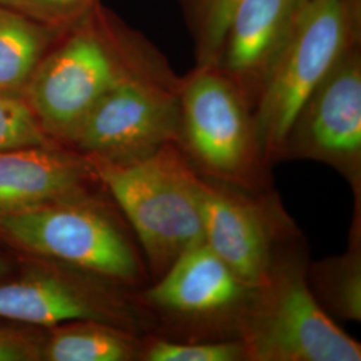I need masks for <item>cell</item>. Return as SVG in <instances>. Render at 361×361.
<instances>
[{"label": "cell", "mask_w": 361, "mask_h": 361, "mask_svg": "<svg viewBox=\"0 0 361 361\" xmlns=\"http://www.w3.org/2000/svg\"><path fill=\"white\" fill-rule=\"evenodd\" d=\"M204 240L244 284L256 289L271 276L276 237L265 205L233 190L228 183L198 180Z\"/></svg>", "instance_id": "30bf717a"}, {"label": "cell", "mask_w": 361, "mask_h": 361, "mask_svg": "<svg viewBox=\"0 0 361 361\" xmlns=\"http://www.w3.org/2000/svg\"><path fill=\"white\" fill-rule=\"evenodd\" d=\"M0 229L19 245L80 269L131 283L141 265L114 222L92 207L61 201L0 216Z\"/></svg>", "instance_id": "52a82bcc"}, {"label": "cell", "mask_w": 361, "mask_h": 361, "mask_svg": "<svg viewBox=\"0 0 361 361\" xmlns=\"http://www.w3.org/2000/svg\"><path fill=\"white\" fill-rule=\"evenodd\" d=\"M44 130L26 101L0 92V152L44 146Z\"/></svg>", "instance_id": "d6986e66"}, {"label": "cell", "mask_w": 361, "mask_h": 361, "mask_svg": "<svg viewBox=\"0 0 361 361\" xmlns=\"http://www.w3.org/2000/svg\"><path fill=\"white\" fill-rule=\"evenodd\" d=\"M0 7L65 30L92 11L97 0H0Z\"/></svg>", "instance_id": "ffe728a7"}, {"label": "cell", "mask_w": 361, "mask_h": 361, "mask_svg": "<svg viewBox=\"0 0 361 361\" xmlns=\"http://www.w3.org/2000/svg\"><path fill=\"white\" fill-rule=\"evenodd\" d=\"M140 356L146 361H241L246 360V350L240 338L204 343L152 338Z\"/></svg>", "instance_id": "ac0fdd59"}, {"label": "cell", "mask_w": 361, "mask_h": 361, "mask_svg": "<svg viewBox=\"0 0 361 361\" xmlns=\"http://www.w3.org/2000/svg\"><path fill=\"white\" fill-rule=\"evenodd\" d=\"M113 313L87 290L56 276L0 285V317L42 326L74 322L109 323Z\"/></svg>", "instance_id": "4fadbf2b"}, {"label": "cell", "mask_w": 361, "mask_h": 361, "mask_svg": "<svg viewBox=\"0 0 361 361\" xmlns=\"http://www.w3.org/2000/svg\"><path fill=\"white\" fill-rule=\"evenodd\" d=\"M146 295V302L180 323L237 334L255 289L201 240L170 265Z\"/></svg>", "instance_id": "9c48e42d"}, {"label": "cell", "mask_w": 361, "mask_h": 361, "mask_svg": "<svg viewBox=\"0 0 361 361\" xmlns=\"http://www.w3.org/2000/svg\"><path fill=\"white\" fill-rule=\"evenodd\" d=\"M360 240L343 256L326 258L305 269L307 281L317 301L337 317L361 322Z\"/></svg>", "instance_id": "2e32d148"}, {"label": "cell", "mask_w": 361, "mask_h": 361, "mask_svg": "<svg viewBox=\"0 0 361 361\" xmlns=\"http://www.w3.org/2000/svg\"><path fill=\"white\" fill-rule=\"evenodd\" d=\"M281 158L326 164L360 198L361 61L349 49L312 92L289 131Z\"/></svg>", "instance_id": "ba28073f"}, {"label": "cell", "mask_w": 361, "mask_h": 361, "mask_svg": "<svg viewBox=\"0 0 361 361\" xmlns=\"http://www.w3.org/2000/svg\"><path fill=\"white\" fill-rule=\"evenodd\" d=\"M300 8L301 0H243L233 13L216 67L247 98L284 50Z\"/></svg>", "instance_id": "8fae6325"}, {"label": "cell", "mask_w": 361, "mask_h": 361, "mask_svg": "<svg viewBox=\"0 0 361 361\" xmlns=\"http://www.w3.org/2000/svg\"><path fill=\"white\" fill-rule=\"evenodd\" d=\"M56 331L43 350L50 361H126L138 355L130 336L101 322H74Z\"/></svg>", "instance_id": "9a60e30c"}, {"label": "cell", "mask_w": 361, "mask_h": 361, "mask_svg": "<svg viewBox=\"0 0 361 361\" xmlns=\"http://www.w3.org/2000/svg\"><path fill=\"white\" fill-rule=\"evenodd\" d=\"M180 85L164 70L119 82L68 138L91 157L130 164L180 140Z\"/></svg>", "instance_id": "8992f818"}, {"label": "cell", "mask_w": 361, "mask_h": 361, "mask_svg": "<svg viewBox=\"0 0 361 361\" xmlns=\"http://www.w3.org/2000/svg\"><path fill=\"white\" fill-rule=\"evenodd\" d=\"M237 336L249 361L361 360L360 344L331 319L310 290L305 268L292 259H276Z\"/></svg>", "instance_id": "277c9868"}, {"label": "cell", "mask_w": 361, "mask_h": 361, "mask_svg": "<svg viewBox=\"0 0 361 361\" xmlns=\"http://www.w3.org/2000/svg\"><path fill=\"white\" fill-rule=\"evenodd\" d=\"M83 180V168L44 146L0 152V216L65 201Z\"/></svg>", "instance_id": "7c38bea8"}, {"label": "cell", "mask_w": 361, "mask_h": 361, "mask_svg": "<svg viewBox=\"0 0 361 361\" xmlns=\"http://www.w3.org/2000/svg\"><path fill=\"white\" fill-rule=\"evenodd\" d=\"M65 30L0 7V92L16 95L26 89L40 61Z\"/></svg>", "instance_id": "5bb4252c"}, {"label": "cell", "mask_w": 361, "mask_h": 361, "mask_svg": "<svg viewBox=\"0 0 361 361\" xmlns=\"http://www.w3.org/2000/svg\"><path fill=\"white\" fill-rule=\"evenodd\" d=\"M37 359V352L20 336L0 329V361H27Z\"/></svg>", "instance_id": "44dd1931"}, {"label": "cell", "mask_w": 361, "mask_h": 361, "mask_svg": "<svg viewBox=\"0 0 361 361\" xmlns=\"http://www.w3.org/2000/svg\"><path fill=\"white\" fill-rule=\"evenodd\" d=\"M304 1H307V0H301V4H302V3H304Z\"/></svg>", "instance_id": "603a6c76"}, {"label": "cell", "mask_w": 361, "mask_h": 361, "mask_svg": "<svg viewBox=\"0 0 361 361\" xmlns=\"http://www.w3.org/2000/svg\"><path fill=\"white\" fill-rule=\"evenodd\" d=\"M7 271H8V267H7V264L3 261V258L0 257V277L4 276Z\"/></svg>", "instance_id": "7402d4cb"}, {"label": "cell", "mask_w": 361, "mask_h": 361, "mask_svg": "<svg viewBox=\"0 0 361 361\" xmlns=\"http://www.w3.org/2000/svg\"><path fill=\"white\" fill-rule=\"evenodd\" d=\"M178 145L213 180L250 185L264 161L249 101L216 66H198L180 85Z\"/></svg>", "instance_id": "5b68a950"}, {"label": "cell", "mask_w": 361, "mask_h": 361, "mask_svg": "<svg viewBox=\"0 0 361 361\" xmlns=\"http://www.w3.org/2000/svg\"><path fill=\"white\" fill-rule=\"evenodd\" d=\"M243 0H192L198 66H217L233 13Z\"/></svg>", "instance_id": "e0dca14e"}, {"label": "cell", "mask_w": 361, "mask_h": 361, "mask_svg": "<svg viewBox=\"0 0 361 361\" xmlns=\"http://www.w3.org/2000/svg\"><path fill=\"white\" fill-rule=\"evenodd\" d=\"M116 35L97 6L56 39L25 89L27 104L42 129L70 138L119 82L164 70L154 61L131 55Z\"/></svg>", "instance_id": "6da1fadb"}, {"label": "cell", "mask_w": 361, "mask_h": 361, "mask_svg": "<svg viewBox=\"0 0 361 361\" xmlns=\"http://www.w3.org/2000/svg\"><path fill=\"white\" fill-rule=\"evenodd\" d=\"M356 0H307L284 50L258 91L253 114L265 162L280 159L286 137L312 92L356 46Z\"/></svg>", "instance_id": "3957f363"}, {"label": "cell", "mask_w": 361, "mask_h": 361, "mask_svg": "<svg viewBox=\"0 0 361 361\" xmlns=\"http://www.w3.org/2000/svg\"><path fill=\"white\" fill-rule=\"evenodd\" d=\"M177 146L170 143L130 164L91 157L95 173L129 219L157 276L168 271L189 246L204 240L200 174Z\"/></svg>", "instance_id": "7a4b0ae2"}]
</instances>
